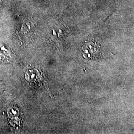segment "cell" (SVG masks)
Returning <instances> with one entry per match:
<instances>
[{
    "label": "cell",
    "instance_id": "1",
    "mask_svg": "<svg viewBox=\"0 0 134 134\" xmlns=\"http://www.w3.org/2000/svg\"><path fill=\"white\" fill-rule=\"evenodd\" d=\"M82 48L84 53L87 54L86 57L93 59L99 56V46L96 43L91 42L85 43V44L83 45Z\"/></svg>",
    "mask_w": 134,
    "mask_h": 134
}]
</instances>
